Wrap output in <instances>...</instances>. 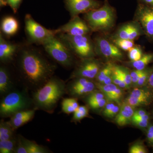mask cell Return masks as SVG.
Wrapping results in <instances>:
<instances>
[{
	"instance_id": "6da1fadb",
	"label": "cell",
	"mask_w": 153,
	"mask_h": 153,
	"mask_svg": "<svg viewBox=\"0 0 153 153\" xmlns=\"http://www.w3.org/2000/svg\"><path fill=\"white\" fill-rule=\"evenodd\" d=\"M18 63L22 78L29 87L35 90L53 76L56 69V65L33 48L25 47L20 51Z\"/></svg>"
},
{
	"instance_id": "7a4b0ae2",
	"label": "cell",
	"mask_w": 153,
	"mask_h": 153,
	"mask_svg": "<svg viewBox=\"0 0 153 153\" xmlns=\"http://www.w3.org/2000/svg\"><path fill=\"white\" fill-rule=\"evenodd\" d=\"M66 85L62 79L52 76L43 86L35 90L33 101L36 109L53 112L60 98L66 93Z\"/></svg>"
},
{
	"instance_id": "3957f363",
	"label": "cell",
	"mask_w": 153,
	"mask_h": 153,
	"mask_svg": "<svg viewBox=\"0 0 153 153\" xmlns=\"http://www.w3.org/2000/svg\"><path fill=\"white\" fill-rule=\"evenodd\" d=\"M84 18L91 31H105L111 29L114 25L115 13L108 1L98 9L85 13Z\"/></svg>"
},
{
	"instance_id": "277c9868",
	"label": "cell",
	"mask_w": 153,
	"mask_h": 153,
	"mask_svg": "<svg viewBox=\"0 0 153 153\" xmlns=\"http://www.w3.org/2000/svg\"><path fill=\"white\" fill-rule=\"evenodd\" d=\"M33 100L22 91H13L3 97L0 103V115L1 117H11L16 113L30 109Z\"/></svg>"
},
{
	"instance_id": "5b68a950",
	"label": "cell",
	"mask_w": 153,
	"mask_h": 153,
	"mask_svg": "<svg viewBox=\"0 0 153 153\" xmlns=\"http://www.w3.org/2000/svg\"><path fill=\"white\" fill-rule=\"evenodd\" d=\"M42 45L47 54L61 66L67 68L73 65V53L57 35L47 39Z\"/></svg>"
},
{
	"instance_id": "8992f818",
	"label": "cell",
	"mask_w": 153,
	"mask_h": 153,
	"mask_svg": "<svg viewBox=\"0 0 153 153\" xmlns=\"http://www.w3.org/2000/svg\"><path fill=\"white\" fill-rule=\"evenodd\" d=\"M87 35L72 36L60 33L57 36L73 54L83 59L94 57L95 54L94 45Z\"/></svg>"
},
{
	"instance_id": "52a82bcc",
	"label": "cell",
	"mask_w": 153,
	"mask_h": 153,
	"mask_svg": "<svg viewBox=\"0 0 153 153\" xmlns=\"http://www.w3.org/2000/svg\"><path fill=\"white\" fill-rule=\"evenodd\" d=\"M25 32L29 41L33 44L42 45L44 41L58 34V30H50L36 22L30 14L25 18Z\"/></svg>"
},
{
	"instance_id": "ba28073f",
	"label": "cell",
	"mask_w": 153,
	"mask_h": 153,
	"mask_svg": "<svg viewBox=\"0 0 153 153\" xmlns=\"http://www.w3.org/2000/svg\"><path fill=\"white\" fill-rule=\"evenodd\" d=\"M68 85H66V93L73 97L85 96L95 90L96 83L91 79L84 77L73 78Z\"/></svg>"
},
{
	"instance_id": "9c48e42d",
	"label": "cell",
	"mask_w": 153,
	"mask_h": 153,
	"mask_svg": "<svg viewBox=\"0 0 153 153\" xmlns=\"http://www.w3.org/2000/svg\"><path fill=\"white\" fill-rule=\"evenodd\" d=\"M100 70V63L94 57L83 59L79 66L71 74L70 79L76 77L94 79L96 77Z\"/></svg>"
},
{
	"instance_id": "30bf717a",
	"label": "cell",
	"mask_w": 153,
	"mask_h": 153,
	"mask_svg": "<svg viewBox=\"0 0 153 153\" xmlns=\"http://www.w3.org/2000/svg\"><path fill=\"white\" fill-rule=\"evenodd\" d=\"M65 2L71 17L86 13L100 7V3L97 0H65Z\"/></svg>"
},
{
	"instance_id": "8fae6325",
	"label": "cell",
	"mask_w": 153,
	"mask_h": 153,
	"mask_svg": "<svg viewBox=\"0 0 153 153\" xmlns=\"http://www.w3.org/2000/svg\"><path fill=\"white\" fill-rule=\"evenodd\" d=\"M136 16L146 35L153 39V5L140 4Z\"/></svg>"
},
{
	"instance_id": "7c38bea8",
	"label": "cell",
	"mask_w": 153,
	"mask_h": 153,
	"mask_svg": "<svg viewBox=\"0 0 153 153\" xmlns=\"http://www.w3.org/2000/svg\"><path fill=\"white\" fill-rule=\"evenodd\" d=\"M58 33L70 36L88 35L91 31L87 23L78 16L72 17L70 21L57 29Z\"/></svg>"
},
{
	"instance_id": "4fadbf2b",
	"label": "cell",
	"mask_w": 153,
	"mask_h": 153,
	"mask_svg": "<svg viewBox=\"0 0 153 153\" xmlns=\"http://www.w3.org/2000/svg\"><path fill=\"white\" fill-rule=\"evenodd\" d=\"M94 48L95 52H98L106 58L119 60L123 57L122 53L117 46L103 38L96 39Z\"/></svg>"
},
{
	"instance_id": "5bb4252c",
	"label": "cell",
	"mask_w": 153,
	"mask_h": 153,
	"mask_svg": "<svg viewBox=\"0 0 153 153\" xmlns=\"http://www.w3.org/2000/svg\"><path fill=\"white\" fill-rule=\"evenodd\" d=\"M153 94L149 89L135 88L126 99L125 102L134 108L148 105L153 100Z\"/></svg>"
},
{
	"instance_id": "9a60e30c",
	"label": "cell",
	"mask_w": 153,
	"mask_h": 153,
	"mask_svg": "<svg viewBox=\"0 0 153 153\" xmlns=\"http://www.w3.org/2000/svg\"><path fill=\"white\" fill-rule=\"evenodd\" d=\"M18 45L7 41L1 32L0 33V60L3 63H8L14 59L19 51Z\"/></svg>"
},
{
	"instance_id": "2e32d148",
	"label": "cell",
	"mask_w": 153,
	"mask_h": 153,
	"mask_svg": "<svg viewBox=\"0 0 153 153\" xmlns=\"http://www.w3.org/2000/svg\"><path fill=\"white\" fill-rule=\"evenodd\" d=\"M35 111L36 109L21 111L13 115L9 122L14 130L32 120L35 115Z\"/></svg>"
},
{
	"instance_id": "e0dca14e",
	"label": "cell",
	"mask_w": 153,
	"mask_h": 153,
	"mask_svg": "<svg viewBox=\"0 0 153 153\" xmlns=\"http://www.w3.org/2000/svg\"><path fill=\"white\" fill-rule=\"evenodd\" d=\"M134 112V107L125 102L121 106L118 113L116 116V123L120 126L128 124L132 121Z\"/></svg>"
},
{
	"instance_id": "ac0fdd59",
	"label": "cell",
	"mask_w": 153,
	"mask_h": 153,
	"mask_svg": "<svg viewBox=\"0 0 153 153\" xmlns=\"http://www.w3.org/2000/svg\"><path fill=\"white\" fill-rule=\"evenodd\" d=\"M13 83L8 70L4 66L0 67V94L4 97L12 91Z\"/></svg>"
},
{
	"instance_id": "d6986e66",
	"label": "cell",
	"mask_w": 153,
	"mask_h": 153,
	"mask_svg": "<svg viewBox=\"0 0 153 153\" xmlns=\"http://www.w3.org/2000/svg\"><path fill=\"white\" fill-rule=\"evenodd\" d=\"M19 22L16 18L11 16H8L3 18L1 22V32L8 36L15 35L19 30Z\"/></svg>"
},
{
	"instance_id": "ffe728a7",
	"label": "cell",
	"mask_w": 153,
	"mask_h": 153,
	"mask_svg": "<svg viewBox=\"0 0 153 153\" xmlns=\"http://www.w3.org/2000/svg\"><path fill=\"white\" fill-rule=\"evenodd\" d=\"M23 145L25 146L28 153H47L49 151L44 147L38 145L35 142L30 140L22 136H20Z\"/></svg>"
},
{
	"instance_id": "44dd1931",
	"label": "cell",
	"mask_w": 153,
	"mask_h": 153,
	"mask_svg": "<svg viewBox=\"0 0 153 153\" xmlns=\"http://www.w3.org/2000/svg\"><path fill=\"white\" fill-rule=\"evenodd\" d=\"M79 106L77 99L75 97L63 99L61 102L62 111L66 114L73 113Z\"/></svg>"
},
{
	"instance_id": "7402d4cb",
	"label": "cell",
	"mask_w": 153,
	"mask_h": 153,
	"mask_svg": "<svg viewBox=\"0 0 153 153\" xmlns=\"http://www.w3.org/2000/svg\"><path fill=\"white\" fill-rule=\"evenodd\" d=\"M15 130L9 121L3 120L0 123V141L11 139L14 137Z\"/></svg>"
},
{
	"instance_id": "603a6c76",
	"label": "cell",
	"mask_w": 153,
	"mask_h": 153,
	"mask_svg": "<svg viewBox=\"0 0 153 153\" xmlns=\"http://www.w3.org/2000/svg\"><path fill=\"white\" fill-rule=\"evenodd\" d=\"M96 85L102 92L104 94L108 99L111 101H115L114 94L118 87L117 85L113 83L104 85L98 82L96 83Z\"/></svg>"
},
{
	"instance_id": "cb8c5ba5",
	"label": "cell",
	"mask_w": 153,
	"mask_h": 153,
	"mask_svg": "<svg viewBox=\"0 0 153 153\" xmlns=\"http://www.w3.org/2000/svg\"><path fill=\"white\" fill-rule=\"evenodd\" d=\"M17 140L15 137L6 140L0 141V153H15Z\"/></svg>"
},
{
	"instance_id": "d4e9b609",
	"label": "cell",
	"mask_w": 153,
	"mask_h": 153,
	"mask_svg": "<svg viewBox=\"0 0 153 153\" xmlns=\"http://www.w3.org/2000/svg\"><path fill=\"white\" fill-rule=\"evenodd\" d=\"M153 60V54H146L143 55L140 60L132 62V65L137 70H143Z\"/></svg>"
},
{
	"instance_id": "484cf974",
	"label": "cell",
	"mask_w": 153,
	"mask_h": 153,
	"mask_svg": "<svg viewBox=\"0 0 153 153\" xmlns=\"http://www.w3.org/2000/svg\"><path fill=\"white\" fill-rule=\"evenodd\" d=\"M114 66L111 63H107L106 65L100 70L95 77L98 83H101L107 76L112 74Z\"/></svg>"
},
{
	"instance_id": "4316f807",
	"label": "cell",
	"mask_w": 153,
	"mask_h": 153,
	"mask_svg": "<svg viewBox=\"0 0 153 153\" xmlns=\"http://www.w3.org/2000/svg\"><path fill=\"white\" fill-rule=\"evenodd\" d=\"M71 121L77 122L88 116V108L85 105L79 106L74 113Z\"/></svg>"
},
{
	"instance_id": "83f0119b",
	"label": "cell",
	"mask_w": 153,
	"mask_h": 153,
	"mask_svg": "<svg viewBox=\"0 0 153 153\" xmlns=\"http://www.w3.org/2000/svg\"><path fill=\"white\" fill-rule=\"evenodd\" d=\"M114 43L119 49L124 51H128L134 47V41L129 39H123L116 38L114 40Z\"/></svg>"
},
{
	"instance_id": "f1b7e54d",
	"label": "cell",
	"mask_w": 153,
	"mask_h": 153,
	"mask_svg": "<svg viewBox=\"0 0 153 153\" xmlns=\"http://www.w3.org/2000/svg\"><path fill=\"white\" fill-rule=\"evenodd\" d=\"M112 78L113 83L118 86L120 88H128L123 78L116 68L115 66H114V69L113 72Z\"/></svg>"
},
{
	"instance_id": "f546056e",
	"label": "cell",
	"mask_w": 153,
	"mask_h": 153,
	"mask_svg": "<svg viewBox=\"0 0 153 153\" xmlns=\"http://www.w3.org/2000/svg\"><path fill=\"white\" fill-rule=\"evenodd\" d=\"M128 51L129 58L131 62L140 60L143 55L141 49L137 47H133Z\"/></svg>"
},
{
	"instance_id": "4dcf8cb0",
	"label": "cell",
	"mask_w": 153,
	"mask_h": 153,
	"mask_svg": "<svg viewBox=\"0 0 153 153\" xmlns=\"http://www.w3.org/2000/svg\"><path fill=\"white\" fill-rule=\"evenodd\" d=\"M86 96L87 97L86 98V101L88 104L98 101L105 97L104 94L101 91L100 92V91H95L89 94Z\"/></svg>"
},
{
	"instance_id": "1f68e13d",
	"label": "cell",
	"mask_w": 153,
	"mask_h": 153,
	"mask_svg": "<svg viewBox=\"0 0 153 153\" xmlns=\"http://www.w3.org/2000/svg\"><path fill=\"white\" fill-rule=\"evenodd\" d=\"M115 68L123 78L128 87H129L130 85L132 83L130 73H129L128 71L125 68L116 66Z\"/></svg>"
},
{
	"instance_id": "d6a6232c",
	"label": "cell",
	"mask_w": 153,
	"mask_h": 153,
	"mask_svg": "<svg viewBox=\"0 0 153 153\" xmlns=\"http://www.w3.org/2000/svg\"><path fill=\"white\" fill-rule=\"evenodd\" d=\"M131 24L124 25L118 31L117 38L123 39H129Z\"/></svg>"
},
{
	"instance_id": "836d02e7",
	"label": "cell",
	"mask_w": 153,
	"mask_h": 153,
	"mask_svg": "<svg viewBox=\"0 0 153 153\" xmlns=\"http://www.w3.org/2000/svg\"><path fill=\"white\" fill-rule=\"evenodd\" d=\"M151 71V69H146V68L144 69L142 74L141 75L138 81L137 82L136 85L137 86L140 87V86H143L146 83H147Z\"/></svg>"
},
{
	"instance_id": "e575fe53",
	"label": "cell",
	"mask_w": 153,
	"mask_h": 153,
	"mask_svg": "<svg viewBox=\"0 0 153 153\" xmlns=\"http://www.w3.org/2000/svg\"><path fill=\"white\" fill-rule=\"evenodd\" d=\"M130 153H146L147 150L144 146L141 144H135L131 147L129 149Z\"/></svg>"
},
{
	"instance_id": "d590c367",
	"label": "cell",
	"mask_w": 153,
	"mask_h": 153,
	"mask_svg": "<svg viewBox=\"0 0 153 153\" xmlns=\"http://www.w3.org/2000/svg\"><path fill=\"white\" fill-rule=\"evenodd\" d=\"M140 35V31L137 26L131 24L129 39L134 41Z\"/></svg>"
},
{
	"instance_id": "8d00e7d4",
	"label": "cell",
	"mask_w": 153,
	"mask_h": 153,
	"mask_svg": "<svg viewBox=\"0 0 153 153\" xmlns=\"http://www.w3.org/2000/svg\"><path fill=\"white\" fill-rule=\"evenodd\" d=\"M106 104V100L105 98L102 99L100 100H98L95 102H92V103L88 104V105L94 110H97L100 109L102 108L103 107L105 106Z\"/></svg>"
},
{
	"instance_id": "74e56055",
	"label": "cell",
	"mask_w": 153,
	"mask_h": 153,
	"mask_svg": "<svg viewBox=\"0 0 153 153\" xmlns=\"http://www.w3.org/2000/svg\"><path fill=\"white\" fill-rule=\"evenodd\" d=\"M22 0H7V4H8L15 13H16Z\"/></svg>"
},
{
	"instance_id": "f35d334b",
	"label": "cell",
	"mask_w": 153,
	"mask_h": 153,
	"mask_svg": "<svg viewBox=\"0 0 153 153\" xmlns=\"http://www.w3.org/2000/svg\"><path fill=\"white\" fill-rule=\"evenodd\" d=\"M149 120H147L132 119L131 122L134 125L139 127L145 128L149 126Z\"/></svg>"
},
{
	"instance_id": "ab89813d",
	"label": "cell",
	"mask_w": 153,
	"mask_h": 153,
	"mask_svg": "<svg viewBox=\"0 0 153 153\" xmlns=\"http://www.w3.org/2000/svg\"><path fill=\"white\" fill-rule=\"evenodd\" d=\"M143 70H139L136 69L135 70L130 72L132 82L134 84H137L141 75L142 74Z\"/></svg>"
},
{
	"instance_id": "60d3db41",
	"label": "cell",
	"mask_w": 153,
	"mask_h": 153,
	"mask_svg": "<svg viewBox=\"0 0 153 153\" xmlns=\"http://www.w3.org/2000/svg\"><path fill=\"white\" fill-rule=\"evenodd\" d=\"M15 153H28L27 149L23 145L20 137H19L17 139L16 147L15 150Z\"/></svg>"
},
{
	"instance_id": "b9f144b4",
	"label": "cell",
	"mask_w": 153,
	"mask_h": 153,
	"mask_svg": "<svg viewBox=\"0 0 153 153\" xmlns=\"http://www.w3.org/2000/svg\"><path fill=\"white\" fill-rule=\"evenodd\" d=\"M147 138L149 143L153 146V125H149L148 127Z\"/></svg>"
},
{
	"instance_id": "7bdbcfd3",
	"label": "cell",
	"mask_w": 153,
	"mask_h": 153,
	"mask_svg": "<svg viewBox=\"0 0 153 153\" xmlns=\"http://www.w3.org/2000/svg\"><path fill=\"white\" fill-rule=\"evenodd\" d=\"M115 105H115L114 103H113V102H110V103H106V104L105 105V107L104 109L103 110V112H102V114H103L105 116H107V115L111 111L113 108L114 107Z\"/></svg>"
},
{
	"instance_id": "ee69618b",
	"label": "cell",
	"mask_w": 153,
	"mask_h": 153,
	"mask_svg": "<svg viewBox=\"0 0 153 153\" xmlns=\"http://www.w3.org/2000/svg\"><path fill=\"white\" fill-rule=\"evenodd\" d=\"M120 108L117 105H115L110 112L107 115L106 117L108 118H112L116 116L119 111Z\"/></svg>"
},
{
	"instance_id": "f6af8a7d",
	"label": "cell",
	"mask_w": 153,
	"mask_h": 153,
	"mask_svg": "<svg viewBox=\"0 0 153 153\" xmlns=\"http://www.w3.org/2000/svg\"><path fill=\"white\" fill-rule=\"evenodd\" d=\"M147 112L143 109H139L134 111L133 117H137L142 116L147 114Z\"/></svg>"
},
{
	"instance_id": "bcb514c9",
	"label": "cell",
	"mask_w": 153,
	"mask_h": 153,
	"mask_svg": "<svg viewBox=\"0 0 153 153\" xmlns=\"http://www.w3.org/2000/svg\"><path fill=\"white\" fill-rule=\"evenodd\" d=\"M147 83L150 88L153 90V68L151 70Z\"/></svg>"
},
{
	"instance_id": "7dc6e473",
	"label": "cell",
	"mask_w": 153,
	"mask_h": 153,
	"mask_svg": "<svg viewBox=\"0 0 153 153\" xmlns=\"http://www.w3.org/2000/svg\"><path fill=\"white\" fill-rule=\"evenodd\" d=\"M112 75V74L111 75H109V76H107L105 78L103 81L100 83L102 84H104V85H107V84L113 83Z\"/></svg>"
},
{
	"instance_id": "c3c4849f",
	"label": "cell",
	"mask_w": 153,
	"mask_h": 153,
	"mask_svg": "<svg viewBox=\"0 0 153 153\" xmlns=\"http://www.w3.org/2000/svg\"><path fill=\"white\" fill-rule=\"evenodd\" d=\"M143 2L149 5H153V0H141Z\"/></svg>"
},
{
	"instance_id": "681fc988",
	"label": "cell",
	"mask_w": 153,
	"mask_h": 153,
	"mask_svg": "<svg viewBox=\"0 0 153 153\" xmlns=\"http://www.w3.org/2000/svg\"><path fill=\"white\" fill-rule=\"evenodd\" d=\"M7 4V0H0V5L1 7L6 6Z\"/></svg>"
}]
</instances>
